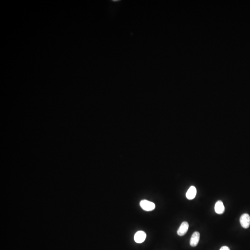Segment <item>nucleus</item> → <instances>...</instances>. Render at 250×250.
Listing matches in <instances>:
<instances>
[{
  "instance_id": "20e7f679",
  "label": "nucleus",
  "mask_w": 250,
  "mask_h": 250,
  "mask_svg": "<svg viewBox=\"0 0 250 250\" xmlns=\"http://www.w3.org/2000/svg\"><path fill=\"white\" fill-rule=\"evenodd\" d=\"M189 228V223L186 221H183L179 227L177 233L180 236H182L187 233Z\"/></svg>"
},
{
  "instance_id": "6e6552de",
  "label": "nucleus",
  "mask_w": 250,
  "mask_h": 250,
  "mask_svg": "<svg viewBox=\"0 0 250 250\" xmlns=\"http://www.w3.org/2000/svg\"><path fill=\"white\" fill-rule=\"evenodd\" d=\"M219 250H230V249L228 246H223L220 248Z\"/></svg>"
},
{
  "instance_id": "39448f33",
  "label": "nucleus",
  "mask_w": 250,
  "mask_h": 250,
  "mask_svg": "<svg viewBox=\"0 0 250 250\" xmlns=\"http://www.w3.org/2000/svg\"><path fill=\"white\" fill-rule=\"evenodd\" d=\"M200 234L198 231H194L191 237L190 240V245L192 247L197 246L200 240Z\"/></svg>"
},
{
  "instance_id": "f257e3e1",
  "label": "nucleus",
  "mask_w": 250,
  "mask_h": 250,
  "mask_svg": "<svg viewBox=\"0 0 250 250\" xmlns=\"http://www.w3.org/2000/svg\"><path fill=\"white\" fill-rule=\"evenodd\" d=\"M140 206L143 210L146 211H152L155 208V204L153 202L146 200L141 201Z\"/></svg>"
},
{
  "instance_id": "0eeeda50",
  "label": "nucleus",
  "mask_w": 250,
  "mask_h": 250,
  "mask_svg": "<svg viewBox=\"0 0 250 250\" xmlns=\"http://www.w3.org/2000/svg\"><path fill=\"white\" fill-rule=\"evenodd\" d=\"M215 210L217 214L221 215L225 211V206L223 202L221 201H218L216 202L215 206Z\"/></svg>"
},
{
  "instance_id": "f03ea898",
  "label": "nucleus",
  "mask_w": 250,
  "mask_h": 250,
  "mask_svg": "<svg viewBox=\"0 0 250 250\" xmlns=\"http://www.w3.org/2000/svg\"><path fill=\"white\" fill-rule=\"evenodd\" d=\"M240 223L243 227L248 228L250 225V216L248 214H244L240 218Z\"/></svg>"
},
{
  "instance_id": "7ed1b4c3",
  "label": "nucleus",
  "mask_w": 250,
  "mask_h": 250,
  "mask_svg": "<svg viewBox=\"0 0 250 250\" xmlns=\"http://www.w3.org/2000/svg\"><path fill=\"white\" fill-rule=\"evenodd\" d=\"M146 237V234L144 231H139L134 235V241L137 243H141L145 240Z\"/></svg>"
},
{
  "instance_id": "423d86ee",
  "label": "nucleus",
  "mask_w": 250,
  "mask_h": 250,
  "mask_svg": "<svg viewBox=\"0 0 250 250\" xmlns=\"http://www.w3.org/2000/svg\"><path fill=\"white\" fill-rule=\"evenodd\" d=\"M197 194V190L194 186H192L189 188L186 194V196L189 200H193L195 198Z\"/></svg>"
}]
</instances>
